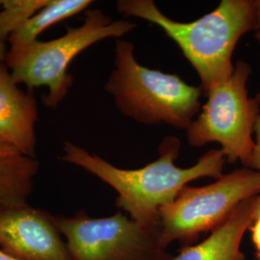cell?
I'll list each match as a JSON object with an SVG mask.
<instances>
[{
	"mask_svg": "<svg viewBox=\"0 0 260 260\" xmlns=\"http://www.w3.org/2000/svg\"><path fill=\"white\" fill-rule=\"evenodd\" d=\"M180 142L174 136L165 138L159 147V157L140 169L115 167L95 154H91L71 142L64 144L61 160L82 168L101 178L118 193L117 206L130 218L144 225H156L162 207L172 203L186 185L201 177L223 176L225 156L221 149L207 151L194 166L175 164Z\"/></svg>",
	"mask_w": 260,
	"mask_h": 260,
	"instance_id": "1",
	"label": "cell"
},
{
	"mask_svg": "<svg viewBox=\"0 0 260 260\" xmlns=\"http://www.w3.org/2000/svg\"><path fill=\"white\" fill-rule=\"evenodd\" d=\"M117 8L126 17L156 24L175 41L200 76L205 94L232 75L233 52L242 36L260 28L259 13L251 0H223L212 12L191 22L168 18L151 0H120Z\"/></svg>",
	"mask_w": 260,
	"mask_h": 260,
	"instance_id": "2",
	"label": "cell"
},
{
	"mask_svg": "<svg viewBox=\"0 0 260 260\" xmlns=\"http://www.w3.org/2000/svg\"><path fill=\"white\" fill-rule=\"evenodd\" d=\"M105 90L123 115L146 124L166 123L187 129L201 108V88L177 75L141 65L127 41H117L115 69Z\"/></svg>",
	"mask_w": 260,
	"mask_h": 260,
	"instance_id": "3",
	"label": "cell"
},
{
	"mask_svg": "<svg viewBox=\"0 0 260 260\" xmlns=\"http://www.w3.org/2000/svg\"><path fill=\"white\" fill-rule=\"evenodd\" d=\"M134 27L128 20H112L101 10L88 11L80 26L68 28L64 36L55 40L35 42L6 66L15 81L24 84L28 91L47 86L44 104L55 109L73 85L68 69L75 57L104 39L122 37Z\"/></svg>",
	"mask_w": 260,
	"mask_h": 260,
	"instance_id": "4",
	"label": "cell"
},
{
	"mask_svg": "<svg viewBox=\"0 0 260 260\" xmlns=\"http://www.w3.org/2000/svg\"><path fill=\"white\" fill-rule=\"evenodd\" d=\"M251 66L238 61L232 75L214 84L205 93L207 101L198 118L187 128L192 147L218 143L229 162L249 166L254 149V126L259 103L248 94Z\"/></svg>",
	"mask_w": 260,
	"mask_h": 260,
	"instance_id": "5",
	"label": "cell"
},
{
	"mask_svg": "<svg viewBox=\"0 0 260 260\" xmlns=\"http://www.w3.org/2000/svg\"><path fill=\"white\" fill-rule=\"evenodd\" d=\"M260 194V173L249 168L223 175L203 187H184L161 208L159 229L163 245L193 240L213 231L244 202Z\"/></svg>",
	"mask_w": 260,
	"mask_h": 260,
	"instance_id": "6",
	"label": "cell"
},
{
	"mask_svg": "<svg viewBox=\"0 0 260 260\" xmlns=\"http://www.w3.org/2000/svg\"><path fill=\"white\" fill-rule=\"evenodd\" d=\"M72 260H169L159 223L144 225L118 212L91 218L85 212L56 217Z\"/></svg>",
	"mask_w": 260,
	"mask_h": 260,
	"instance_id": "7",
	"label": "cell"
},
{
	"mask_svg": "<svg viewBox=\"0 0 260 260\" xmlns=\"http://www.w3.org/2000/svg\"><path fill=\"white\" fill-rule=\"evenodd\" d=\"M51 215L25 205L0 209V249L19 260H72Z\"/></svg>",
	"mask_w": 260,
	"mask_h": 260,
	"instance_id": "8",
	"label": "cell"
},
{
	"mask_svg": "<svg viewBox=\"0 0 260 260\" xmlns=\"http://www.w3.org/2000/svg\"><path fill=\"white\" fill-rule=\"evenodd\" d=\"M9 68L0 63V140L35 158L38 105L33 92H23Z\"/></svg>",
	"mask_w": 260,
	"mask_h": 260,
	"instance_id": "9",
	"label": "cell"
},
{
	"mask_svg": "<svg viewBox=\"0 0 260 260\" xmlns=\"http://www.w3.org/2000/svg\"><path fill=\"white\" fill-rule=\"evenodd\" d=\"M257 201L258 196H255L244 202L204 241L184 248L169 260H247L241 243L250 230Z\"/></svg>",
	"mask_w": 260,
	"mask_h": 260,
	"instance_id": "10",
	"label": "cell"
},
{
	"mask_svg": "<svg viewBox=\"0 0 260 260\" xmlns=\"http://www.w3.org/2000/svg\"><path fill=\"white\" fill-rule=\"evenodd\" d=\"M39 162L0 140V209L27 204Z\"/></svg>",
	"mask_w": 260,
	"mask_h": 260,
	"instance_id": "11",
	"label": "cell"
},
{
	"mask_svg": "<svg viewBox=\"0 0 260 260\" xmlns=\"http://www.w3.org/2000/svg\"><path fill=\"white\" fill-rule=\"evenodd\" d=\"M92 3L91 0H50L46 7L40 10L10 36V48L5 64L12 62L28 47L37 42L38 36L44 30L79 14Z\"/></svg>",
	"mask_w": 260,
	"mask_h": 260,
	"instance_id": "12",
	"label": "cell"
},
{
	"mask_svg": "<svg viewBox=\"0 0 260 260\" xmlns=\"http://www.w3.org/2000/svg\"><path fill=\"white\" fill-rule=\"evenodd\" d=\"M50 0H0V40L7 42L10 36L21 27Z\"/></svg>",
	"mask_w": 260,
	"mask_h": 260,
	"instance_id": "13",
	"label": "cell"
},
{
	"mask_svg": "<svg viewBox=\"0 0 260 260\" xmlns=\"http://www.w3.org/2000/svg\"><path fill=\"white\" fill-rule=\"evenodd\" d=\"M251 241L255 251V260H260V194L258 195L257 205L253 216V220L250 226Z\"/></svg>",
	"mask_w": 260,
	"mask_h": 260,
	"instance_id": "14",
	"label": "cell"
},
{
	"mask_svg": "<svg viewBox=\"0 0 260 260\" xmlns=\"http://www.w3.org/2000/svg\"><path fill=\"white\" fill-rule=\"evenodd\" d=\"M254 149L248 168L260 173V115L254 126Z\"/></svg>",
	"mask_w": 260,
	"mask_h": 260,
	"instance_id": "15",
	"label": "cell"
},
{
	"mask_svg": "<svg viewBox=\"0 0 260 260\" xmlns=\"http://www.w3.org/2000/svg\"><path fill=\"white\" fill-rule=\"evenodd\" d=\"M6 55H7L6 43L0 40V63H5Z\"/></svg>",
	"mask_w": 260,
	"mask_h": 260,
	"instance_id": "16",
	"label": "cell"
},
{
	"mask_svg": "<svg viewBox=\"0 0 260 260\" xmlns=\"http://www.w3.org/2000/svg\"><path fill=\"white\" fill-rule=\"evenodd\" d=\"M0 260H19L17 259V258H15V257H13V256H11L10 254L8 253H6L5 251H2L1 249H0Z\"/></svg>",
	"mask_w": 260,
	"mask_h": 260,
	"instance_id": "17",
	"label": "cell"
},
{
	"mask_svg": "<svg viewBox=\"0 0 260 260\" xmlns=\"http://www.w3.org/2000/svg\"><path fill=\"white\" fill-rule=\"evenodd\" d=\"M255 38H256V40L259 42L260 44V28L257 30V32H256V34H255ZM256 100H257V102H258V103H259L260 105V92L258 93V94H257V98H256Z\"/></svg>",
	"mask_w": 260,
	"mask_h": 260,
	"instance_id": "18",
	"label": "cell"
},
{
	"mask_svg": "<svg viewBox=\"0 0 260 260\" xmlns=\"http://www.w3.org/2000/svg\"><path fill=\"white\" fill-rule=\"evenodd\" d=\"M255 4H256V7H257V10H258L260 17V0H256V1H255Z\"/></svg>",
	"mask_w": 260,
	"mask_h": 260,
	"instance_id": "19",
	"label": "cell"
}]
</instances>
